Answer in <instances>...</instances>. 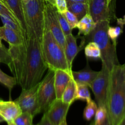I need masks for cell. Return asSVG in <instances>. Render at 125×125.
Here are the masks:
<instances>
[{
  "instance_id": "obj_36",
  "label": "cell",
  "mask_w": 125,
  "mask_h": 125,
  "mask_svg": "<svg viewBox=\"0 0 125 125\" xmlns=\"http://www.w3.org/2000/svg\"><path fill=\"white\" fill-rule=\"evenodd\" d=\"M90 125H95L94 124V123H92L91 124H90ZM111 125V122H110L109 120V117L108 115H107V117H106V118L105 119V120L102 123H101V125Z\"/></svg>"
},
{
  "instance_id": "obj_20",
  "label": "cell",
  "mask_w": 125,
  "mask_h": 125,
  "mask_svg": "<svg viewBox=\"0 0 125 125\" xmlns=\"http://www.w3.org/2000/svg\"><path fill=\"white\" fill-rule=\"evenodd\" d=\"M77 94V84L73 79L68 82L62 94L61 100L64 103L72 104L74 101Z\"/></svg>"
},
{
  "instance_id": "obj_31",
  "label": "cell",
  "mask_w": 125,
  "mask_h": 125,
  "mask_svg": "<svg viewBox=\"0 0 125 125\" xmlns=\"http://www.w3.org/2000/svg\"><path fill=\"white\" fill-rule=\"evenodd\" d=\"M62 14L64 15L65 18H66L67 22L68 23V24H69L70 26L71 29L72 30L73 29L76 28L77 24H78V21H79V20L77 18V17L73 13H72V12H70L69 10H67L66 12H65Z\"/></svg>"
},
{
  "instance_id": "obj_14",
  "label": "cell",
  "mask_w": 125,
  "mask_h": 125,
  "mask_svg": "<svg viewBox=\"0 0 125 125\" xmlns=\"http://www.w3.org/2000/svg\"><path fill=\"white\" fill-rule=\"evenodd\" d=\"M72 78V74L66 71L61 69L54 71V87L56 99L62 98L63 91Z\"/></svg>"
},
{
  "instance_id": "obj_47",
  "label": "cell",
  "mask_w": 125,
  "mask_h": 125,
  "mask_svg": "<svg viewBox=\"0 0 125 125\" xmlns=\"http://www.w3.org/2000/svg\"><path fill=\"white\" fill-rule=\"evenodd\" d=\"M48 1H49V0H48Z\"/></svg>"
},
{
  "instance_id": "obj_3",
  "label": "cell",
  "mask_w": 125,
  "mask_h": 125,
  "mask_svg": "<svg viewBox=\"0 0 125 125\" xmlns=\"http://www.w3.org/2000/svg\"><path fill=\"white\" fill-rule=\"evenodd\" d=\"M110 26V21L103 20L96 23V26L85 36H81V43L79 45L81 50L90 42H94L97 44L101 51L102 64L104 65L109 72L115 65H118L116 47L112 42L107 34V29Z\"/></svg>"
},
{
  "instance_id": "obj_25",
  "label": "cell",
  "mask_w": 125,
  "mask_h": 125,
  "mask_svg": "<svg viewBox=\"0 0 125 125\" xmlns=\"http://www.w3.org/2000/svg\"><path fill=\"white\" fill-rule=\"evenodd\" d=\"M123 28L124 26L118 25L117 26H109L107 29V34L115 46H117V39L120 36L121 34L123 32Z\"/></svg>"
},
{
  "instance_id": "obj_45",
  "label": "cell",
  "mask_w": 125,
  "mask_h": 125,
  "mask_svg": "<svg viewBox=\"0 0 125 125\" xmlns=\"http://www.w3.org/2000/svg\"><path fill=\"white\" fill-rule=\"evenodd\" d=\"M22 1H28V0H22Z\"/></svg>"
},
{
  "instance_id": "obj_13",
  "label": "cell",
  "mask_w": 125,
  "mask_h": 125,
  "mask_svg": "<svg viewBox=\"0 0 125 125\" xmlns=\"http://www.w3.org/2000/svg\"><path fill=\"white\" fill-rule=\"evenodd\" d=\"M98 72L92 70L89 63H87L85 68L78 72H72V78L77 84H83L90 87L94 79L96 78Z\"/></svg>"
},
{
  "instance_id": "obj_28",
  "label": "cell",
  "mask_w": 125,
  "mask_h": 125,
  "mask_svg": "<svg viewBox=\"0 0 125 125\" xmlns=\"http://www.w3.org/2000/svg\"><path fill=\"white\" fill-rule=\"evenodd\" d=\"M0 63H3L7 65L9 68L12 66V59L10 56L8 49L5 47L0 40Z\"/></svg>"
},
{
  "instance_id": "obj_40",
  "label": "cell",
  "mask_w": 125,
  "mask_h": 125,
  "mask_svg": "<svg viewBox=\"0 0 125 125\" xmlns=\"http://www.w3.org/2000/svg\"><path fill=\"white\" fill-rule=\"evenodd\" d=\"M4 122V120L3 118H2V117L0 115V123H1V122Z\"/></svg>"
},
{
  "instance_id": "obj_11",
  "label": "cell",
  "mask_w": 125,
  "mask_h": 125,
  "mask_svg": "<svg viewBox=\"0 0 125 125\" xmlns=\"http://www.w3.org/2000/svg\"><path fill=\"white\" fill-rule=\"evenodd\" d=\"M70 106L62 101L61 99H56L44 114L52 125H59L67 118Z\"/></svg>"
},
{
  "instance_id": "obj_33",
  "label": "cell",
  "mask_w": 125,
  "mask_h": 125,
  "mask_svg": "<svg viewBox=\"0 0 125 125\" xmlns=\"http://www.w3.org/2000/svg\"><path fill=\"white\" fill-rule=\"evenodd\" d=\"M0 15H4L5 16V17H8V18H10V19L13 20L15 21L18 22V23H19V22L18 21V20H17V19L16 18V17H15V15L13 14V13L10 11V10L7 7V6H6L2 1H1V0H0Z\"/></svg>"
},
{
  "instance_id": "obj_37",
  "label": "cell",
  "mask_w": 125,
  "mask_h": 125,
  "mask_svg": "<svg viewBox=\"0 0 125 125\" xmlns=\"http://www.w3.org/2000/svg\"><path fill=\"white\" fill-rule=\"evenodd\" d=\"M67 3H70V2H87V0H66Z\"/></svg>"
},
{
  "instance_id": "obj_8",
  "label": "cell",
  "mask_w": 125,
  "mask_h": 125,
  "mask_svg": "<svg viewBox=\"0 0 125 125\" xmlns=\"http://www.w3.org/2000/svg\"><path fill=\"white\" fill-rule=\"evenodd\" d=\"M89 13L95 23L103 20L111 21L117 18L115 13V0H112L109 5L107 0H89Z\"/></svg>"
},
{
  "instance_id": "obj_1",
  "label": "cell",
  "mask_w": 125,
  "mask_h": 125,
  "mask_svg": "<svg viewBox=\"0 0 125 125\" xmlns=\"http://www.w3.org/2000/svg\"><path fill=\"white\" fill-rule=\"evenodd\" d=\"M28 39L26 42V54L23 61L21 77L19 85L22 89L35 86L40 82L48 69L44 61L41 43L34 32L28 29Z\"/></svg>"
},
{
  "instance_id": "obj_22",
  "label": "cell",
  "mask_w": 125,
  "mask_h": 125,
  "mask_svg": "<svg viewBox=\"0 0 125 125\" xmlns=\"http://www.w3.org/2000/svg\"><path fill=\"white\" fill-rule=\"evenodd\" d=\"M84 53L87 59H101V51L97 44L94 42H90L84 46Z\"/></svg>"
},
{
  "instance_id": "obj_17",
  "label": "cell",
  "mask_w": 125,
  "mask_h": 125,
  "mask_svg": "<svg viewBox=\"0 0 125 125\" xmlns=\"http://www.w3.org/2000/svg\"><path fill=\"white\" fill-rule=\"evenodd\" d=\"M0 40H5L11 45L25 44L26 42L18 32L4 26L0 27Z\"/></svg>"
},
{
  "instance_id": "obj_35",
  "label": "cell",
  "mask_w": 125,
  "mask_h": 125,
  "mask_svg": "<svg viewBox=\"0 0 125 125\" xmlns=\"http://www.w3.org/2000/svg\"><path fill=\"white\" fill-rule=\"evenodd\" d=\"M116 20H117V23L118 24V25L122 26H124L125 25V15L123 16V18H116Z\"/></svg>"
},
{
  "instance_id": "obj_43",
  "label": "cell",
  "mask_w": 125,
  "mask_h": 125,
  "mask_svg": "<svg viewBox=\"0 0 125 125\" xmlns=\"http://www.w3.org/2000/svg\"><path fill=\"white\" fill-rule=\"evenodd\" d=\"M123 65V71H124V73L125 74V63L124 65Z\"/></svg>"
},
{
  "instance_id": "obj_44",
  "label": "cell",
  "mask_w": 125,
  "mask_h": 125,
  "mask_svg": "<svg viewBox=\"0 0 125 125\" xmlns=\"http://www.w3.org/2000/svg\"><path fill=\"white\" fill-rule=\"evenodd\" d=\"M1 1H2V2H3L6 5V2H5V1H4V0H1ZM6 6H7V5H6Z\"/></svg>"
},
{
  "instance_id": "obj_39",
  "label": "cell",
  "mask_w": 125,
  "mask_h": 125,
  "mask_svg": "<svg viewBox=\"0 0 125 125\" xmlns=\"http://www.w3.org/2000/svg\"><path fill=\"white\" fill-rule=\"evenodd\" d=\"M119 125H125V118L123 120H122V122H121L120 124Z\"/></svg>"
},
{
  "instance_id": "obj_9",
  "label": "cell",
  "mask_w": 125,
  "mask_h": 125,
  "mask_svg": "<svg viewBox=\"0 0 125 125\" xmlns=\"http://www.w3.org/2000/svg\"><path fill=\"white\" fill-rule=\"evenodd\" d=\"M57 13V11L54 6L50 1L45 0V21L54 39L64 50L65 47V36L61 29Z\"/></svg>"
},
{
  "instance_id": "obj_10",
  "label": "cell",
  "mask_w": 125,
  "mask_h": 125,
  "mask_svg": "<svg viewBox=\"0 0 125 125\" xmlns=\"http://www.w3.org/2000/svg\"><path fill=\"white\" fill-rule=\"evenodd\" d=\"M39 84L29 89H22L21 94L15 101L20 107L22 112H28L33 117L40 113L37 96Z\"/></svg>"
},
{
  "instance_id": "obj_2",
  "label": "cell",
  "mask_w": 125,
  "mask_h": 125,
  "mask_svg": "<svg viewBox=\"0 0 125 125\" xmlns=\"http://www.w3.org/2000/svg\"><path fill=\"white\" fill-rule=\"evenodd\" d=\"M107 111L111 125H119L125 118V74L122 65H116L110 72Z\"/></svg>"
},
{
  "instance_id": "obj_18",
  "label": "cell",
  "mask_w": 125,
  "mask_h": 125,
  "mask_svg": "<svg viewBox=\"0 0 125 125\" xmlns=\"http://www.w3.org/2000/svg\"><path fill=\"white\" fill-rule=\"evenodd\" d=\"M96 24V23L88 12L78 21L76 26V28L79 30L78 35L79 36V35H83V36H85L88 35L95 28Z\"/></svg>"
},
{
  "instance_id": "obj_38",
  "label": "cell",
  "mask_w": 125,
  "mask_h": 125,
  "mask_svg": "<svg viewBox=\"0 0 125 125\" xmlns=\"http://www.w3.org/2000/svg\"><path fill=\"white\" fill-rule=\"evenodd\" d=\"M59 125H67V120L65 119L64 120H63V122H62V123H61Z\"/></svg>"
},
{
  "instance_id": "obj_16",
  "label": "cell",
  "mask_w": 125,
  "mask_h": 125,
  "mask_svg": "<svg viewBox=\"0 0 125 125\" xmlns=\"http://www.w3.org/2000/svg\"><path fill=\"white\" fill-rule=\"evenodd\" d=\"M8 8L10 10L24 31L27 32V27L24 20L22 0H4Z\"/></svg>"
},
{
  "instance_id": "obj_32",
  "label": "cell",
  "mask_w": 125,
  "mask_h": 125,
  "mask_svg": "<svg viewBox=\"0 0 125 125\" xmlns=\"http://www.w3.org/2000/svg\"><path fill=\"white\" fill-rule=\"evenodd\" d=\"M48 1L54 6L57 12L59 13H63L68 10L66 0H49Z\"/></svg>"
},
{
  "instance_id": "obj_34",
  "label": "cell",
  "mask_w": 125,
  "mask_h": 125,
  "mask_svg": "<svg viewBox=\"0 0 125 125\" xmlns=\"http://www.w3.org/2000/svg\"><path fill=\"white\" fill-rule=\"evenodd\" d=\"M37 125H53L52 123L50 122V121L49 120L48 118L46 117V116L45 115V114H43V116L41 120L39 122Z\"/></svg>"
},
{
  "instance_id": "obj_5",
  "label": "cell",
  "mask_w": 125,
  "mask_h": 125,
  "mask_svg": "<svg viewBox=\"0 0 125 125\" xmlns=\"http://www.w3.org/2000/svg\"><path fill=\"white\" fill-rule=\"evenodd\" d=\"M44 6L45 0L23 1V13L27 30L29 29L32 31L40 42L45 26Z\"/></svg>"
},
{
  "instance_id": "obj_41",
  "label": "cell",
  "mask_w": 125,
  "mask_h": 125,
  "mask_svg": "<svg viewBox=\"0 0 125 125\" xmlns=\"http://www.w3.org/2000/svg\"><path fill=\"white\" fill-rule=\"evenodd\" d=\"M112 0H107V3H108L109 5L111 4V2H112Z\"/></svg>"
},
{
  "instance_id": "obj_42",
  "label": "cell",
  "mask_w": 125,
  "mask_h": 125,
  "mask_svg": "<svg viewBox=\"0 0 125 125\" xmlns=\"http://www.w3.org/2000/svg\"><path fill=\"white\" fill-rule=\"evenodd\" d=\"M7 124H8V125H15L13 122H10V123H8Z\"/></svg>"
},
{
  "instance_id": "obj_21",
  "label": "cell",
  "mask_w": 125,
  "mask_h": 125,
  "mask_svg": "<svg viewBox=\"0 0 125 125\" xmlns=\"http://www.w3.org/2000/svg\"><path fill=\"white\" fill-rule=\"evenodd\" d=\"M0 18H1L2 23H3L4 26L10 28V29H12V30L18 32L26 41L27 39H28V35H27L26 32L24 31V29H23L21 26L18 22L15 21L13 20L10 19V18H8V17H5L4 15H0Z\"/></svg>"
},
{
  "instance_id": "obj_30",
  "label": "cell",
  "mask_w": 125,
  "mask_h": 125,
  "mask_svg": "<svg viewBox=\"0 0 125 125\" xmlns=\"http://www.w3.org/2000/svg\"><path fill=\"white\" fill-rule=\"evenodd\" d=\"M57 13L61 29H62L65 36H67V35L72 34V29H71L70 26L69 24L67 22L66 18H65L64 15L62 13H59L58 12H57Z\"/></svg>"
},
{
  "instance_id": "obj_27",
  "label": "cell",
  "mask_w": 125,
  "mask_h": 125,
  "mask_svg": "<svg viewBox=\"0 0 125 125\" xmlns=\"http://www.w3.org/2000/svg\"><path fill=\"white\" fill-rule=\"evenodd\" d=\"M33 117L28 112H21L13 123L15 125H33Z\"/></svg>"
},
{
  "instance_id": "obj_4",
  "label": "cell",
  "mask_w": 125,
  "mask_h": 125,
  "mask_svg": "<svg viewBox=\"0 0 125 125\" xmlns=\"http://www.w3.org/2000/svg\"><path fill=\"white\" fill-rule=\"evenodd\" d=\"M40 43L43 57L48 70H63L72 74V71L68 67L64 50L54 39L45 21Z\"/></svg>"
},
{
  "instance_id": "obj_7",
  "label": "cell",
  "mask_w": 125,
  "mask_h": 125,
  "mask_svg": "<svg viewBox=\"0 0 125 125\" xmlns=\"http://www.w3.org/2000/svg\"><path fill=\"white\" fill-rule=\"evenodd\" d=\"M109 78L110 72L102 64L101 70L98 72L96 78L90 85L98 107H104L107 109Z\"/></svg>"
},
{
  "instance_id": "obj_26",
  "label": "cell",
  "mask_w": 125,
  "mask_h": 125,
  "mask_svg": "<svg viewBox=\"0 0 125 125\" xmlns=\"http://www.w3.org/2000/svg\"><path fill=\"white\" fill-rule=\"evenodd\" d=\"M0 83L5 85L10 92L17 84V80L14 77L10 76L6 74L1 69H0Z\"/></svg>"
},
{
  "instance_id": "obj_23",
  "label": "cell",
  "mask_w": 125,
  "mask_h": 125,
  "mask_svg": "<svg viewBox=\"0 0 125 125\" xmlns=\"http://www.w3.org/2000/svg\"><path fill=\"white\" fill-rule=\"evenodd\" d=\"M98 105L94 100H91L87 102V105L83 112L84 118L87 121H90L95 116L96 110L98 109Z\"/></svg>"
},
{
  "instance_id": "obj_24",
  "label": "cell",
  "mask_w": 125,
  "mask_h": 125,
  "mask_svg": "<svg viewBox=\"0 0 125 125\" xmlns=\"http://www.w3.org/2000/svg\"><path fill=\"white\" fill-rule=\"evenodd\" d=\"M91 100L90 94L87 85L83 84H77V94L76 100H81L88 102Z\"/></svg>"
},
{
  "instance_id": "obj_46",
  "label": "cell",
  "mask_w": 125,
  "mask_h": 125,
  "mask_svg": "<svg viewBox=\"0 0 125 125\" xmlns=\"http://www.w3.org/2000/svg\"><path fill=\"white\" fill-rule=\"evenodd\" d=\"M89 1V0H87V2H88V1Z\"/></svg>"
},
{
  "instance_id": "obj_6",
  "label": "cell",
  "mask_w": 125,
  "mask_h": 125,
  "mask_svg": "<svg viewBox=\"0 0 125 125\" xmlns=\"http://www.w3.org/2000/svg\"><path fill=\"white\" fill-rule=\"evenodd\" d=\"M37 96L40 112H45L56 100L54 87V71L49 70L43 79L39 83Z\"/></svg>"
},
{
  "instance_id": "obj_29",
  "label": "cell",
  "mask_w": 125,
  "mask_h": 125,
  "mask_svg": "<svg viewBox=\"0 0 125 125\" xmlns=\"http://www.w3.org/2000/svg\"><path fill=\"white\" fill-rule=\"evenodd\" d=\"M108 115L107 109L104 107H98L95 114V119L93 122L95 125H100Z\"/></svg>"
},
{
  "instance_id": "obj_15",
  "label": "cell",
  "mask_w": 125,
  "mask_h": 125,
  "mask_svg": "<svg viewBox=\"0 0 125 125\" xmlns=\"http://www.w3.org/2000/svg\"><path fill=\"white\" fill-rule=\"evenodd\" d=\"M76 37L72 34L65 36V47L64 49L65 54L68 62V67L72 71V65L74 58L81 51L79 46H78Z\"/></svg>"
},
{
  "instance_id": "obj_19",
  "label": "cell",
  "mask_w": 125,
  "mask_h": 125,
  "mask_svg": "<svg viewBox=\"0 0 125 125\" xmlns=\"http://www.w3.org/2000/svg\"><path fill=\"white\" fill-rule=\"evenodd\" d=\"M67 4L68 10L73 13L79 20L89 12V4L87 2H76Z\"/></svg>"
},
{
  "instance_id": "obj_12",
  "label": "cell",
  "mask_w": 125,
  "mask_h": 125,
  "mask_svg": "<svg viewBox=\"0 0 125 125\" xmlns=\"http://www.w3.org/2000/svg\"><path fill=\"white\" fill-rule=\"evenodd\" d=\"M22 112L15 101L0 100V115L7 123L13 120Z\"/></svg>"
}]
</instances>
